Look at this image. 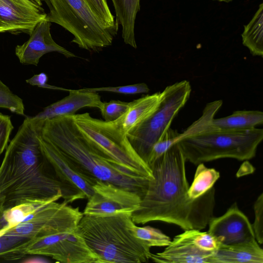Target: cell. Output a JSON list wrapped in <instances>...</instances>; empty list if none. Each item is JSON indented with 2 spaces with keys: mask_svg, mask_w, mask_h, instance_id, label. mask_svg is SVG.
Returning <instances> with one entry per match:
<instances>
[{
  "mask_svg": "<svg viewBox=\"0 0 263 263\" xmlns=\"http://www.w3.org/2000/svg\"><path fill=\"white\" fill-rule=\"evenodd\" d=\"M185 158L177 143L151 165L153 178L139 207L131 215L135 224L160 221L178 226L184 230H201L214 216L215 189L201 197L187 195Z\"/></svg>",
  "mask_w": 263,
  "mask_h": 263,
  "instance_id": "1",
  "label": "cell"
},
{
  "mask_svg": "<svg viewBox=\"0 0 263 263\" xmlns=\"http://www.w3.org/2000/svg\"><path fill=\"white\" fill-rule=\"evenodd\" d=\"M44 123L26 117L6 149L0 166L4 211L25 202H50L62 198L69 203L80 199L48 169L39 141Z\"/></svg>",
  "mask_w": 263,
  "mask_h": 263,
  "instance_id": "2",
  "label": "cell"
},
{
  "mask_svg": "<svg viewBox=\"0 0 263 263\" xmlns=\"http://www.w3.org/2000/svg\"><path fill=\"white\" fill-rule=\"evenodd\" d=\"M41 137L55 146L81 174L136 193L142 198L151 179L117 162L85 136L71 116L45 121Z\"/></svg>",
  "mask_w": 263,
  "mask_h": 263,
  "instance_id": "3",
  "label": "cell"
},
{
  "mask_svg": "<svg viewBox=\"0 0 263 263\" xmlns=\"http://www.w3.org/2000/svg\"><path fill=\"white\" fill-rule=\"evenodd\" d=\"M132 214L83 215L78 230L97 263H141L151 259V247L134 234Z\"/></svg>",
  "mask_w": 263,
  "mask_h": 263,
  "instance_id": "4",
  "label": "cell"
},
{
  "mask_svg": "<svg viewBox=\"0 0 263 263\" xmlns=\"http://www.w3.org/2000/svg\"><path fill=\"white\" fill-rule=\"evenodd\" d=\"M210 123L202 130L177 138L176 143L186 161L198 165L220 158L242 161L255 156L263 139L262 129L221 130L212 127Z\"/></svg>",
  "mask_w": 263,
  "mask_h": 263,
  "instance_id": "5",
  "label": "cell"
},
{
  "mask_svg": "<svg viewBox=\"0 0 263 263\" xmlns=\"http://www.w3.org/2000/svg\"><path fill=\"white\" fill-rule=\"evenodd\" d=\"M44 1L49 8L45 20L71 33L80 48L99 52L112 45L118 28L103 24L83 0Z\"/></svg>",
  "mask_w": 263,
  "mask_h": 263,
  "instance_id": "6",
  "label": "cell"
},
{
  "mask_svg": "<svg viewBox=\"0 0 263 263\" xmlns=\"http://www.w3.org/2000/svg\"><path fill=\"white\" fill-rule=\"evenodd\" d=\"M191 91L187 80L167 86L162 91L161 101L155 112L127 134L132 146L147 164L153 146L170 128L173 120L189 100Z\"/></svg>",
  "mask_w": 263,
  "mask_h": 263,
  "instance_id": "7",
  "label": "cell"
},
{
  "mask_svg": "<svg viewBox=\"0 0 263 263\" xmlns=\"http://www.w3.org/2000/svg\"><path fill=\"white\" fill-rule=\"evenodd\" d=\"M81 132L120 164L149 179L151 169L132 146L126 134L115 121L92 117L88 112L71 115Z\"/></svg>",
  "mask_w": 263,
  "mask_h": 263,
  "instance_id": "8",
  "label": "cell"
},
{
  "mask_svg": "<svg viewBox=\"0 0 263 263\" xmlns=\"http://www.w3.org/2000/svg\"><path fill=\"white\" fill-rule=\"evenodd\" d=\"M57 201L47 204L6 233L32 239L77 228L83 215L79 207Z\"/></svg>",
  "mask_w": 263,
  "mask_h": 263,
  "instance_id": "9",
  "label": "cell"
},
{
  "mask_svg": "<svg viewBox=\"0 0 263 263\" xmlns=\"http://www.w3.org/2000/svg\"><path fill=\"white\" fill-rule=\"evenodd\" d=\"M26 252L28 255L46 256L62 263L97 262V257L86 244L78 227L32 239Z\"/></svg>",
  "mask_w": 263,
  "mask_h": 263,
  "instance_id": "10",
  "label": "cell"
},
{
  "mask_svg": "<svg viewBox=\"0 0 263 263\" xmlns=\"http://www.w3.org/2000/svg\"><path fill=\"white\" fill-rule=\"evenodd\" d=\"M93 189V193L88 199L83 215L132 214L139 207L142 199L136 193L107 182L97 181Z\"/></svg>",
  "mask_w": 263,
  "mask_h": 263,
  "instance_id": "11",
  "label": "cell"
},
{
  "mask_svg": "<svg viewBox=\"0 0 263 263\" xmlns=\"http://www.w3.org/2000/svg\"><path fill=\"white\" fill-rule=\"evenodd\" d=\"M43 0H1L0 33L31 35L36 25L45 20Z\"/></svg>",
  "mask_w": 263,
  "mask_h": 263,
  "instance_id": "12",
  "label": "cell"
},
{
  "mask_svg": "<svg viewBox=\"0 0 263 263\" xmlns=\"http://www.w3.org/2000/svg\"><path fill=\"white\" fill-rule=\"evenodd\" d=\"M208 225V232L220 245H229L256 240L252 224L236 202L222 215L213 216Z\"/></svg>",
  "mask_w": 263,
  "mask_h": 263,
  "instance_id": "13",
  "label": "cell"
},
{
  "mask_svg": "<svg viewBox=\"0 0 263 263\" xmlns=\"http://www.w3.org/2000/svg\"><path fill=\"white\" fill-rule=\"evenodd\" d=\"M41 151L57 177L80 199H88L96 182L81 174L53 144L39 136Z\"/></svg>",
  "mask_w": 263,
  "mask_h": 263,
  "instance_id": "14",
  "label": "cell"
},
{
  "mask_svg": "<svg viewBox=\"0 0 263 263\" xmlns=\"http://www.w3.org/2000/svg\"><path fill=\"white\" fill-rule=\"evenodd\" d=\"M51 23L46 20L41 21L29 35V40L15 47V53L21 64L37 66L41 57L51 52H58L67 58L76 57L53 40L50 33Z\"/></svg>",
  "mask_w": 263,
  "mask_h": 263,
  "instance_id": "15",
  "label": "cell"
},
{
  "mask_svg": "<svg viewBox=\"0 0 263 263\" xmlns=\"http://www.w3.org/2000/svg\"><path fill=\"white\" fill-rule=\"evenodd\" d=\"M69 94L44 108L43 110L33 117L45 122L47 120L76 114L79 109L84 107H95L99 109L103 102L98 92H89L82 89H69Z\"/></svg>",
  "mask_w": 263,
  "mask_h": 263,
  "instance_id": "16",
  "label": "cell"
},
{
  "mask_svg": "<svg viewBox=\"0 0 263 263\" xmlns=\"http://www.w3.org/2000/svg\"><path fill=\"white\" fill-rule=\"evenodd\" d=\"M162 95V91L157 92L129 102L127 110L115 122L127 135L155 112L160 104Z\"/></svg>",
  "mask_w": 263,
  "mask_h": 263,
  "instance_id": "17",
  "label": "cell"
},
{
  "mask_svg": "<svg viewBox=\"0 0 263 263\" xmlns=\"http://www.w3.org/2000/svg\"><path fill=\"white\" fill-rule=\"evenodd\" d=\"M263 250L256 240L220 245L211 255L209 263H262Z\"/></svg>",
  "mask_w": 263,
  "mask_h": 263,
  "instance_id": "18",
  "label": "cell"
},
{
  "mask_svg": "<svg viewBox=\"0 0 263 263\" xmlns=\"http://www.w3.org/2000/svg\"><path fill=\"white\" fill-rule=\"evenodd\" d=\"M212 253L202 252L174 237L163 252L152 253L151 259L163 263H209Z\"/></svg>",
  "mask_w": 263,
  "mask_h": 263,
  "instance_id": "19",
  "label": "cell"
},
{
  "mask_svg": "<svg viewBox=\"0 0 263 263\" xmlns=\"http://www.w3.org/2000/svg\"><path fill=\"white\" fill-rule=\"evenodd\" d=\"M114 7L116 22L122 27L124 42L136 48L135 26L137 14L140 9V0H111Z\"/></svg>",
  "mask_w": 263,
  "mask_h": 263,
  "instance_id": "20",
  "label": "cell"
},
{
  "mask_svg": "<svg viewBox=\"0 0 263 263\" xmlns=\"http://www.w3.org/2000/svg\"><path fill=\"white\" fill-rule=\"evenodd\" d=\"M263 123V113L259 110H238L230 116L213 118L210 125L226 130H245L255 128Z\"/></svg>",
  "mask_w": 263,
  "mask_h": 263,
  "instance_id": "21",
  "label": "cell"
},
{
  "mask_svg": "<svg viewBox=\"0 0 263 263\" xmlns=\"http://www.w3.org/2000/svg\"><path fill=\"white\" fill-rule=\"evenodd\" d=\"M263 4L259 8L252 20L244 26L241 34L242 44L253 55H263Z\"/></svg>",
  "mask_w": 263,
  "mask_h": 263,
  "instance_id": "22",
  "label": "cell"
},
{
  "mask_svg": "<svg viewBox=\"0 0 263 263\" xmlns=\"http://www.w3.org/2000/svg\"><path fill=\"white\" fill-rule=\"evenodd\" d=\"M31 239L6 232L0 236V262L16 261L28 254L26 249Z\"/></svg>",
  "mask_w": 263,
  "mask_h": 263,
  "instance_id": "23",
  "label": "cell"
},
{
  "mask_svg": "<svg viewBox=\"0 0 263 263\" xmlns=\"http://www.w3.org/2000/svg\"><path fill=\"white\" fill-rule=\"evenodd\" d=\"M220 177L219 172L208 168L203 163L198 164L193 181L189 186L187 195L192 200L197 199L212 189Z\"/></svg>",
  "mask_w": 263,
  "mask_h": 263,
  "instance_id": "24",
  "label": "cell"
},
{
  "mask_svg": "<svg viewBox=\"0 0 263 263\" xmlns=\"http://www.w3.org/2000/svg\"><path fill=\"white\" fill-rule=\"evenodd\" d=\"M49 203L25 202L3 211L0 214V229L5 226L14 227Z\"/></svg>",
  "mask_w": 263,
  "mask_h": 263,
  "instance_id": "25",
  "label": "cell"
},
{
  "mask_svg": "<svg viewBox=\"0 0 263 263\" xmlns=\"http://www.w3.org/2000/svg\"><path fill=\"white\" fill-rule=\"evenodd\" d=\"M178 240L194 246L199 250L206 253H213L220 244L216 238L208 232H201L197 229H190L174 237Z\"/></svg>",
  "mask_w": 263,
  "mask_h": 263,
  "instance_id": "26",
  "label": "cell"
},
{
  "mask_svg": "<svg viewBox=\"0 0 263 263\" xmlns=\"http://www.w3.org/2000/svg\"><path fill=\"white\" fill-rule=\"evenodd\" d=\"M135 235L143 241L148 247H166L171 242L169 236L162 232L160 230L145 226L139 227L135 226L134 228Z\"/></svg>",
  "mask_w": 263,
  "mask_h": 263,
  "instance_id": "27",
  "label": "cell"
},
{
  "mask_svg": "<svg viewBox=\"0 0 263 263\" xmlns=\"http://www.w3.org/2000/svg\"><path fill=\"white\" fill-rule=\"evenodd\" d=\"M0 108L6 109L18 115L25 116L23 100L14 94L1 80Z\"/></svg>",
  "mask_w": 263,
  "mask_h": 263,
  "instance_id": "28",
  "label": "cell"
},
{
  "mask_svg": "<svg viewBox=\"0 0 263 263\" xmlns=\"http://www.w3.org/2000/svg\"><path fill=\"white\" fill-rule=\"evenodd\" d=\"M93 13L105 26L118 28L119 24L110 10L106 0H83Z\"/></svg>",
  "mask_w": 263,
  "mask_h": 263,
  "instance_id": "29",
  "label": "cell"
},
{
  "mask_svg": "<svg viewBox=\"0 0 263 263\" xmlns=\"http://www.w3.org/2000/svg\"><path fill=\"white\" fill-rule=\"evenodd\" d=\"M179 134L176 130L170 128L154 145L147 161V165L149 167L157 158L176 143V139Z\"/></svg>",
  "mask_w": 263,
  "mask_h": 263,
  "instance_id": "30",
  "label": "cell"
},
{
  "mask_svg": "<svg viewBox=\"0 0 263 263\" xmlns=\"http://www.w3.org/2000/svg\"><path fill=\"white\" fill-rule=\"evenodd\" d=\"M82 89L84 90L89 92H98L100 91H107L124 95L144 93H147L149 91V87L147 84L144 83L115 87L109 86L95 88H85Z\"/></svg>",
  "mask_w": 263,
  "mask_h": 263,
  "instance_id": "31",
  "label": "cell"
},
{
  "mask_svg": "<svg viewBox=\"0 0 263 263\" xmlns=\"http://www.w3.org/2000/svg\"><path fill=\"white\" fill-rule=\"evenodd\" d=\"M129 102L120 100H111L103 102L100 109L101 115L106 121H112L117 120L127 110Z\"/></svg>",
  "mask_w": 263,
  "mask_h": 263,
  "instance_id": "32",
  "label": "cell"
},
{
  "mask_svg": "<svg viewBox=\"0 0 263 263\" xmlns=\"http://www.w3.org/2000/svg\"><path fill=\"white\" fill-rule=\"evenodd\" d=\"M254 221L252 225L255 237L259 244L263 242V194L257 197L254 204Z\"/></svg>",
  "mask_w": 263,
  "mask_h": 263,
  "instance_id": "33",
  "label": "cell"
},
{
  "mask_svg": "<svg viewBox=\"0 0 263 263\" xmlns=\"http://www.w3.org/2000/svg\"><path fill=\"white\" fill-rule=\"evenodd\" d=\"M13 129L11 117L0 112V155L7 148Z\"/></svg>",
  "mask_w": 263,
  "mask_h": 263,
  "instance_id": "34",
  "label": "cell"
},
{
  "mask_svg": "<svg viewBox=\"0 0 263 263\" xmlns=\"http://www.w3.org/2000/svg\"><path fill=\"white\" fill-rule=\"evenodd\" d=\"M48 79V76L45 73L41 72L39 74H34L30 78L26 80V82L30 85L37 86L41 88L68 91V89L48 84L47 83Z\"/></svg>",
  "mask_w": 263,
  "mask_h": 263,
  "instance_id": "35",
  "label": "cell"
},
{
  "mask_svg": "<svg viewBox=\"0 0 263 263\" xmlns=\"http://www.w3.org/2000/svg\"><path fill=\"white\" fill-rule=\"evenodd\" d=\"M4 203H5L4 197L0 193V214L4 210Z\"/></svg>",
  "mask_w": 263,
  "mask_h": 263,
  "instance_id": "36",
  "label": "cell"
},
{
  "mask_svg": "<svg viewBox=\"0 0 263 263\" xmlns=\"http://www.w3.org/2000/svg\"><path fill=\"white\" fill-rule=\"evenodd\" d=\"M9 229V228L8 226H5L2 229H0V236L4 234Z\"/></svg>",
  "mask_w": 263,
  "mask_h": 263,
  "instance_id": "37",
  "label": "cell"
},
{
  "mask_svg": "<svg viewBox=\"0 0 263 263\" xmlns=\"http://www.w3.org/2000/svg\"><path fill=\"white\" fill-rule=\"evenodd\" d=\"M215 1H219V2H229L232 1L233 0H215Z\"/></svg>",
  "mask_w": 263,
  "mask_h": 263,
  "instance_id": "38",
  "label": "cell"
},
{
  "mask_svg": "<svg viewBox=\"0 0 263 263\" xmlns=\"http://www.w3.org/2000/svg\"><path fill=\"white\" fill-rule=\"evenodd\" d=\"M1 0H0V2H1Z\"/></svg>",
  "mask_w": 263,
  "mask_h": 263,
  "instance_id": "39",
  "label": "cell"
}]
</instances>
